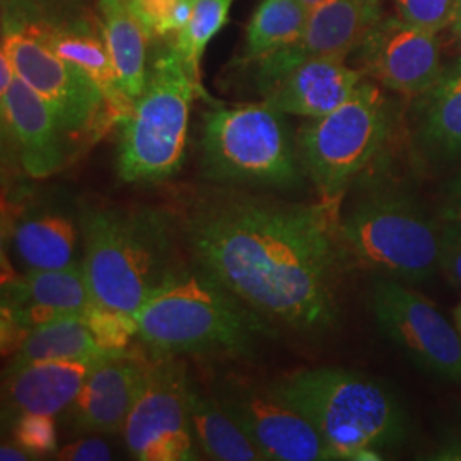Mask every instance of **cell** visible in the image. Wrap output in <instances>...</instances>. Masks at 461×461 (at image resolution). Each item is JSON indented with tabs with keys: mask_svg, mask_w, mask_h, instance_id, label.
Instances as JSON below:
<instances>
[{
	"mask_svg": "<svg viewBox=\"0 0 461 461\" xmlns=\"http://www.w3.org/2000/svg\"><path fill=\"white\" fill-rule=\"evenodd\" d=\"M340 200L285 205L211 194L194 203L183 232L195 267L267 321L323 331L340 313Z\"/></svg>",
	"mask_w": 461,
	"mask_h": 461,
	"instance_id": "1",
	"label": "cell"
},
{
	"mask_svg": "<svg viewBox=\"0 0 461 461\" xmlns=\"http://www.w3.org/2000/svg\"><path fill=\"white\" fill-rule=\"evenodd\" d=\"M81 228L95 310L135 325L149 297L180 268L169 215L149 207L86 205Z\"/></svg>",
	"mask_w": 461,
	"mask_h": 461,
	"instance_id": "2",
	"label": "cell"
},
{
	"mask_svg": "<svg viewBox=\"0 0 461 461\" xmlns=\"http://www.w3.org/2000/svg\"><path fill=\"white\" fill-rule=\"evenodd\" d=\"M276 327L200 268H178L135 314L152 357L248 354Z\"/></svg>",
	"mask_w": 461,
	"mask_h": 461,
	"instance_id": "3",
	"label": "cell"
},
{
	"mask_svg": "<svg viewBox=\"0 0 461 461\" xmlns=\"http://www.w3.org/2000/svg\"><path fill=\"white\" fill-rule=\"evenodd\" d=\"M270 388L313 424L335 460H376L409 434V415L395 393L359 371L299 369Z\"/></svg>",
	"mask_w": 461,
	"mask_h": 461,
	"instance_id": "4",
	"label": "cell"
},
{
	"mask_svg": "<svg viewBox=\"0 0 461 461\" xmlns=\"http://www.w3.org/2000/svg\"><path fill=\"white\" fill-rule=\"evenodd\" d=\"M203 89L188 74L175 45L156 51L148 84L120 123L118 176L129 185H156L183 165L192 103Z\"/></svg>",
	"mask_w": 461,
	"mask_h": 461,
	"instance_id": "5",
	"label": "cell"
},
{
	"mask_svg": "<svg viewBox=\"0 0 461 461\" xmlns=\"http://www.w3.org/2000/svg\"><path fill=\"white\" fill-rule=\"evenodd\" d=\"M339 240L346 258L386 279L422 284L441 270V224L407 194L376 192L359 200L340 217Z\"/></svg>",
	"mask_w": 461,
	"mask_h": 461,
	"instance_id": "6",
	"label": "cell"
},
{
	"mask_svg": "<svg viewBox=\"0 0 461 461\" xmlns=\"http://www.w3.org/2000/svg\"><path fill=\"white\" fill-rule=\"evenodd\" d=\"M200 149L212 182L279 190L303 182L284 113L267 101L207 112Z\"/></svg>",
	"mask_w": 461,
	"mask_h": 461,
	"instance_id": "7",
	"label": "cell"
},
{
	"mask_svg": "<svg viewBox=\"0 0 461 461\" xmlns=\"http://www.w3.org/2000/svg\"><path fill=\"white\" fill-rule=\"evenodd\" d=\"M388 131V101L376 84L367 81L337 110L304 125L297 135V156L320 197L342 198L378 154Z\"/></svg>",
	"mask_w": 461,
	"mask_h": 461,
	"instance_id": "8",
	"label": "cell"
},
{
	"mask_svg": "<svg viewBox=\"0 0 461 461\" xmlns=\"http://www.w3.org/2000/svg\"><path fill=\"white\" fill-rule=\"evenodd\" d=\"M2 50L13 59L17 77L49 104L68 140L115 123L98 86L21 23L4 19Z\"/></svg>",
	"mask_w": 461,
	"mask_h": 461,
	"instance_id": "9",
	"label": "cell"
},
{
	"mask_svg": "<svg viewBox=\"0 0 461 461\" xmlns=\"http://www.w3.org/2000/svg\"><path fill=\"white\" fill-rule=\"evenodd\" d=\"M190 386L182 361L176 357L152 359L146 386L122 430L135 460H197L188 405Z\"/></svg>",
	"mask_w": 461,
	"mask_h": 461,
	"instance_id": "10",
	"label": "cell"
},
{
	"mask_svg": "<svg viewBox=\"0 0 461 461\" xmlns=\"http://www.w3.org/2000/svg\"><path fill=\"white\" fill-rule=\"evenodd\" d=\"M381 331L424 371L461 381V333L436 304L400 280L379 277L369 294Z\"/></svg>",
	"mask_w": 461,
	"mask_h": 461,
	"instance_id": "11",
	"label": "cell"
},
{
	"mask_svg": "<svg viewBox=\"0 0 461 461\" xmlns=\"http://www.w3.org/2000/svg\"><path fill=\"white\" fill-rule=\"evenodd\" d=\"M215 396L257 446L264 460H335L313 424L270 386L228 379L219 386Z\"/></svg>",
	"mask_w": 461,
	"mask_h": 461,
	"instance_id": "12",
	"label": "cell"
},
{
	"mask_svg": "<svg viewBox=\"0 0 461 461\" xmlns=\"http://www.w3.org/2000/svg\"><path fill=\"white\" fill-rule=\"evenodd\" d=\"M383 19V0H323L310 9L294 43L264 55L255 64V83L262 93L289 68L314 57L347 59L357 51Z\"/></svg>",
	"mask_w": 461,
	"mask_h": 461,
	"instance_id": "13",
	"label": "cell"
},
{
	"mask_svg": "<svg viewBox=\"0 0 461 461\" xmlns=\"http://www.w3.org/2000/svg\"><path fill=\"white\" fill-rule=\"evenodd\" d=\"M361 70L403 96H422L443 74L438 33L400 16L383 17L357 50Z\"/></svg>",
	"mask_w": 461,
	"mask_h": 461,
	"instance_id": "14",
	"label": "cell"
},
{
	"mask_svg": "<svg viewBox=\"0 0 461 461\" xmlns=\"http://www.w3.org/2000/svg\"><path fill=\"white\" fill-rule=\"evenodd\" d=\"M84 265L60 270H26L7 284L2 299V344L16 350L33 330L93 312Z\"/></svg>",
	"mask_w": 461,
	"mask_h": 461,
	"instance_id": "15",
	"label": "cell"
},
{
	"mask_svg": "<svg viewBox=\"0 0 461 461\" xmlns=\"http://www.w3.org/2000/svg\"><path fill=\"white\" fill-rule=\"evenodd\" d=\"M152 356L125 348L108 354L93 369L77 398L67 409L77 432H122L133 403L146 386Z\"/></svg>",
	"mask_w": 461,
	"mask_h": 461,
	"instance_id": "16",
	"label": "cell"
},
{
	"mask_svg": "<svg viewBox=\"0 0 461 461\" xmlns=\"http://www.w3.org/2000/svg\"><path fill=\"white\" fill-rule=\"evenodd\" d=\"M364 81L363 70L340 57H314L289 68L262 91L284 115L321 118L344 104Z\"/></svg>",
	"mask_w": 461,
	"mask_h": 461,
	"instance_id": "17",
	"label": "cell"
},
{
	"mask_svg": "<svg viewBox=\"0 0 461 461\" xmlns=\"http://www.w3.org/2000/svg\"><path fill=\"white\" fill-rule=\"evenodd\" d=\"M106 356L9 366L4 381V412L9 420L24 413L57 417L67 412L86 379Z\"/></svg>",
	"mask_w": 461,
	"mask_h": 461,
	"instance_id": "18",
	"label": "cell"
},
{
	"mask_svg": "<svg viewBox=\"0 0 461 461\" xmlns=\"http://www.w3.org/2000/svg\"><path fill=\"white\" fill-rule=\"evenodd\" d=\"M0 104L24 171L33 178H47L60 171L66 165L70 140L49 104L19 77L0 96Z\"/></svg>",
	"mask_w": 461,
	"mask_h": 461,
	"instance_id": "19",
	"label": "cell"
},
{
	"mask_svg": "<svg viewBox=\"0 0 461 461\" xmlns=\"http://www.w3.org/2000/svg\"><path fill=\"white\" fill-rule=\"evenodd\" d=\"M21 24L41 38L60 59L83 70L98 86L115 123H122L129 116L132 112L133 101L122 89L103 30L98 33L87 23L79 21L62 24L34 21Z\"/></svg>",
	"mask_w": 461,
	"mask_h": 461,
	"instance_id": "20",
	"label": "cell"
},
{
	"mask_svg": "<svg viewBox=\"0 0 461 461\" xmlns=\"http://www.w3.org/2000/svg\"><path fill=\"white\" fill-rule=\"evenodd\" d=\"M106 45L123 93L139 98L148 84V45L152 38L135 14L132 0H99Z\"/></svg>",
	"mask_w": 461,
	"mask_h": 461,
	"instance_id": "21",
	"label": "cell"
},
{
	"mask_svg": "<svg viewBox=\"0 0 461 461\" xmlns=\"http://www.w3.org/2000/svg\"><path fill=\"white\" fill-rule=\"evenodd\" d=\"M422 101L419 137L430 154L461 163V57L429 89Z\"/></svg>",
	"mask_w": 461,
	"mask_h": 461,
	"instance_id": "22",
	"label": "cell"
},
{
	"mask_svg": "<svg viewBox=\"0 0 461 461\" xmlns=\"http://www.w3.org/2000/svg\"><path fill=\"white\" fill-rule=\"evenodd\" d=\"M77 238L79 230L68 215L41 212L17 224L13 247L26 270H60L77 265Z\"/></svg>",
	"mask_w": 461,
	"mask_h": 461,
	"instance_id": "23",
	"label": "cell"
},
{
	"mask_svg": "<svg viewBox=\"0 0 461 461\" xmlns=\"http://www.w3.org/2000/svg\"><path fill=\"white\" fill-rule=\"evenodd\" d=\"M112 354L99 335L89 314L70 316L51 321L28 333L13 352L11 366L55 361V359H89Z\"/></svg>",
	"mask_w": 461,
	"mask_h": 461,
	"instance_id": "24",
	"label": "cell"
},
{
	"mask_svg": "<svg viewBox=\"0 0 461 461\" xmlns=\"http://www.w3.org/2000/svg\"><path fill=\"white\" fill-rule=\"evenodd\" d=\"M190 422L200 451L217 461L264 460L257 446L249 441L215 395H207L190 386Z\"/></svg>",
	"mask_w": 461,
	"mask_h": 461,
	"instance_id": "25",
	"label": "cell"
},
{
	"mask_svg": "<svg viewBox=\"0 0 461 461\" xmlns=\"http://www.w3.org/2000/svg\"><path fill=\"white\" fill-rule=\"evenodd\" d=\"M308 13L299 0H262L248 23L245 60L253 62L294 43L306 24Z\"/></svg>",
	"mask_w": 461,
	"mask_h": 461,
	"instance_id": "26",
	"label": "cell"
},
{
	"mask_svg": "<svg viewBox=\"0 0 461 461\" xmlns=\"http://www.w3.org/2000/svg\"><path fill=\"white\" fill-rule=\"evenodd\" d=\"M234 0H195L192 16L175 40V49L178 51L183 64L194 81L200 84V64L207 45L215 38L224 24L228 23L230 7Z\"/></svg>",
	"mask_w": 461,
	"mask_h": 461,
	"instance_id": "27",
	"label": "cell"
},
{
	"mask_svg": "<svg viewBox=\"0 0 461 461\" xmlns=\"http://www.w3.org/2000/svg\"><path fill=\"white\" fill-rule=\"evenodd\" d=\"M195 0H132L133 11L152 38L178 33L192 16Z\"/></svg>",
	"mask_w": 461,
	"mask_h": 461,
	"instance_id": "28",
	"label": "cell"
},
{
	"mask_svg": "<svg viewBox=\"0 0 461 461\" xmlns=\"http://www.w3.org/2000/svg\"><path fill=\"white\" fill-rule=\"evenodd\" d=\"M395 7L396 16L405 19L413 26L439 33L451 26L456 0H390Z\"/></svg>",
	"mask_w": 461,
	"mask_h": 461,
	"instance_id": "29",
	"label": "cell"
},
{
	"mask_svg": "<svg viewBox=\"0 0 461 461\" xmlns=\"http://www.w3.org/2000/svg\"><path fill=\"white\" fill-rule=\"evenodd\" d=\"M13 434L19 446L30 455H50L57 449L55 417L43 413H24L13 420Z\"/></svg>",
	"mask_w": 461,
	"mask_h": 461,
	"instance_id": "30",
	"label": "cell"
},
{
	"mask_svg": "<svg viewBox=\"0 0 461 461\" xmlns=\"http://www.w3.org/2000/svg\"><path fill=\"white\" fill-rule=\"evenodd\" d=\"M439 268L456 289H461V224L441 222Z\"/></svg>",
	"mask_w": 461,
	"mask_h": 461,
	"instance_id": "31",
	"label": "cell"
},
{
	"mask_svg": "<svg viewBox=\"0 0 461 461\" xmlns=\"http://www.w3.org/2000/svg\"><path fill=\"white\" fill-rule=\"evenodd\" d=\"M113 458L110 446L99 438H86L66 446L59 453V460L67 461H108Z\"/></svg>",
	"mask_w": 461,
	"mask_h": 461,
	"instance_id": "32",
	"label": "cell"
},
{
	"mask_svg": "<svg viewBox=\"0 0 461 461\" xmlns=\"http://www.w3.org/2000/svg\"><path fill=\"white\" fill-rule=\"evenodd\" d=\"M439 215L443 221L461 224V171L446 183Z\"/></svg>",
	"mask_w": 461,
	"mask_h": 461,
	"instance_id": "33",
	"label": "cell"
},
{
	"mask_svg": "<svg viewBox=\"0 0 461 461\" xmlns=\"http://www.w3.org/2000/svg\"><path fill=\"white\" fill-rule=\"evenodd\" d=\"M17 72L13 59L5 50H0V96L9 91V87L16 81Z\"/></svg>",
	"mask_w": 461,
	"mask_h": 461,
	"instance_id": "34",
	"label": "cell"
},
{
	"mask_svg": "<svg viewBox=\"0 0 461 461\" xmlns=\"http://www.w3.org/2000/svg\"><path fill=\"white\" fill-rule=\"evenodd\" d=\"M30 453L23 446L2 445L0 447V460L24 461L30 460Z\"/></svg>",
	"mask_w": 461,
	"mask_h": 461,
	"instance_id": "35",
	"label": "cell"
},
{
	"mask_svg": "<svg viewBox=\"0 0 461 461\" xmlns=\"http://www.w3.org/2000/svg\"><path fill=\"white\" fill-rule=\"evenodd\" d=\"M434 460H461V441H453L434 453Z\"/></svg>",
	"mask_w": 461,
	"mask_h": 461,
	"instance_id": "36",
	"label": "cell"
},
{
	"mask_svg": "<svg viewBox=\"0 0 461 461\" xmlns=\"http://www.w3.org/2000/svg\"><path fill=\"white\" fill-rule=\"evenodd\" d=\"M451 26H453L455 33L460 38L461 41V0H456V9H455V16L451 21Z\"/></svg>",
	"mask_w": 461,
	"mask_h": 461,
	"instance_id": "37",
	"label": "cell"
},
{
	"mask_svg": "<svg viewBox=\"0 0 461 461\" xmlns=\"http://www.w3.org/2000/svg\"><path fill=\"white\" fill-rule=\"evenodd\" d=\"M453 321H455V325H456V329L461 333V303L453 310Z\"/></svg>",
	"mask_w": 461,
	"mask_h": 461,
	"instance_id": "38",
	"label": "cell"
},
{
	"mask_svg": "<svg viewBox=\"0 0 461 461\" xmlns=\"http://www.w3.org/2000/svg\"><path fill=\"white\" fill-rule=\"evenodd\" d=\"M299 2H301V4L310 11V9H313L314 5H318V4H320V2H323V0H299Z\"/></svg>",
	"mask_w": 461,
	"mask_h": 461,
	"instance_id": "39",
	"label": "cell"
}]
</instances>
